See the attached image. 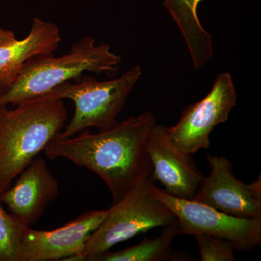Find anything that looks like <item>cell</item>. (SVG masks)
I'll return each instance as SVG.
<instances>
[{
  "mask_svg": "<svg viewBox=\"0 0 261 261\" xmlns=\"http://www.w3.org/2000/svg\"><path fill=\"white\" fill-rule=\"evenodd\" d=\"M155 124L153 113L146 111L97 133L86 129L77 136L58 138L44 152L49 159H67L96 173L107 185L114 204L151 178L153 168L147 142Z\"/></svg>",
  "mask_w": 261,
  "mask_h": 261,
  "instance_id": "cell-1",
  "label": "cell"
},
{
  "mask_svg": "<svg viewBox=\"0 0 261 261\" xmlns=\"http://www.w3.org/2000/svg\"><path fill=\"white\" fill-rule=\"evenodd\" d=\"M14 106H0V195L59 137L68 118L63 99L51 92Z\"/></svg>",
  "mask_w": 261,
  "mask_h": 261,
  "instance_id": "cell-2",
  "label": "cell"
},
{
  "mask_svg": "<svg viewBox=\"0 0 261 261\" xmlns=\"http://www.w3.org/2000/svg\"><path fill=\"white\" fill-rule=\"evenodd\" d=\"M121 63V57L111 51L110 44L97 45L94 38H82L63 56L40 55L30 58L10 90L0 97V106H14L49 93L58 86L80 78L84 72L115 75Z\"/></svg>",
  "mask_w": 261,
  "mask_h": 261,
  "instance_id": "cell-3",
  "label": "cell"
},
{
  "mask_svg": "<svg viewBox=\"0 0 261 261\" xmlns=\"http://www.w3.org/2000/svg\"><path fill=\"white\" fill-rule=\"evenodd\" d=\"M142 74L140 66L137 65L113 80L98 81L90 75H82L78 81L56 87L51 93L73 101L75 106L73 118L58 138H68L92 127L103 129L116 123L117 116Z\"/></svg>",
  "mask_w": 261,
  "mask_h": 261,
  "instance_id": "cell-4",
  "label": "cell"
},
{
  "mask_svg": "<svg viewBox=\"0 0 261 261\" xmlns=\"http://www.w3.org/2000/svg\"><path fill=\"white\" fill-rule=\"evenodd\" d=\"M148 180L132 189L108 209L107 217L91 233L82 253L72 261H93L117 244L176 221L172 211L149 192Z\"/></svg>",
  "mask_w": 261,
  "mask_h": 261,
  "instance_id": "cell-5",
  "label": "cell"
},
{
  "mask_svg": "<svg viewBox=\"0 0 261 261\" xmlns=\"http://www.w3.org/2000/svg\"><path fill=\"white\" fill-rule=\"evenodd\" d=\"M149 192L176 216L178 235L208 234L226 239L236 251H249L261 245V218L234 217L194 200L178 198L155 185L147 184Z\"/></svg>",
  "mask_w": 261,
  "mask_h": 261,
  "instance_id": "cell-6",
  "label": "cell"
},
{
  "mask_svg": "<svg viewBox=\"0 0 261 261\" xmlns=\"http://www.w3.org/2000/svg\"><path fill=\"white\" fill-rule=\"evenodd\" d=\"M237 99L231 74L222 73L218 75L210 92L202 100L187 106L178 123L168 128L173 145L190 154L208 149L211 132L227 121Z\"/></svg>",
  "mask_w": 261,
  "mask_h": 261,
  "instance_id": "cell-7",
  "label": "cell"
},
{
  "mask_svg": "<svg viewBox=\"0 0 261 261\" xmlns=\"http://www.w3.org/2000/svg\"><path fill=\"white\" fill-rule=\"evenodd\" d=\"M210 173L203 176L194 200L234 217L261 218V176L250 184L240 181L231 161L207 155Z\"/></svg>",
  "mask_w": 261,
  "mask_h": 261,
  "instance_id": "cell-8",
  "label": "cell"
},
{
  "mask_svg": "<svg viewBox=\"0 0 261 261\" xmlns=\"http://www.w3.org/2000/svg\"><path fill=\"white\" fill-rule=\"evenodd\" d=\"M108 213V209L87 211L51 231L25 226L18 261H72L82 253L91 233L100 226Z\"/></svg>",
  "mask_w": 261,
  "mask_h": 261,
  "instance_id": "cell-9",
  "label": "cell"
},
{
  "mask_svg": "<svg viewBox=\"0 0 261 261\" xmlns=\"http://www.w3.org/2000/svg\"><path fill=\"white\" fill-rule=\"evenodd\" d=\"M147 150L153 168L152 181L161 182L170 195L194 200L203 176L192 154L173 145L167 127L154 125L147 139Z\"/></svg>",
  "mask_w": 261,
  "mask_h": 261,
  "instance_id": "cell-10",
  "label": "cell"
},
{
  "mask_svg": "<svg viewBox=\"0 0 261 261\" xmlns=\"http://www.w3.org/2000/svg\"><path fill=\"white\" fill-rule=\"evenodd\" d=\"M18 176L14 186L0 195V202L20 224L31 227L58 197L59 184L42 158L33 160Z\"/></svg>",
  "mask_w": 261,
  "mask_h": 261,
  "instance_id": "cell-11",
  "label": "cell"
},
{
  "mask_svg": "<svg viewBox=\"0 0 261 261\" xmlns=\"http://www.w3.org/2000/svg\"><path fill=\"white\" fill-rule=\"evenodd\" d=\"M61 42L56 24L36 18L24 39L0 45V97L10 90L30 58L54 54Z\"/></svg>",
  "mask_w": 261,
  "mask_h": 261,
  "instance_id": "cell-12",
  "label": "cell"
},
{
  "mask_svg": "<svg viewBox=\"0 0 261 261\" xmlns=\"http://www.w3.org/2000/svg\"><path fill=\"white\" fill-rule=\"evenodd\" d=\"M203 0H163V5L181 31L196 70H200L214 56L212 37L202 27L197 8Z\"/></svg>",
  "mask_w": 261,
  "mask_h": 261,
  "instance_id": "cell-13",
  "label": "cell"
},
{
  "mask_svg": "<svg viewBox=\"0 0 261 261\" xmlns=\"http://www.w3.org/2000/svg\"><path fill=\"white\" fill-rule=\"evenodd\" d=\"M161 234L116 252H106L93 261H163L173 260L172 243L178 235L177 220L162 227Z\"/></svg>",
  "mask_w": 261,
  "mask_h": 261,
  "instance_id": "cell-14",
  "label": "cell"
},
{
  "mask_svg": "<svg viewBox=\"0 0 261 261\" xmlns=\"http://www.w3.org/2000/svg\"><path fill=\"white\" fill-rule=\"evenodd\" d=\"M0 202V261H18L23 226Z\"/></svg>",
  "mask_w": 261,
  "mask_h": 261,
  "instance_id": "cell-15",
  "label": "cell"
},
{
  "mask_svg": "<svg viewBox=\"0 0 261 261\" xmlns=\"http://www.w3.org/2000/svg\"><path fill=\"white\" fill-rule=\"evenodd\" d=\"M201 261H234V247L226 239L208 234H197Z\"/></svg>",
  "mask_w": 261,
  "mask_h": 261,
  "instance_id": "cell-16",
  "label": "cell"
},
{
  "mask_svg": "<svg viewBox=\"0 0 261 261\" xmlns=\"http://www.w3.org/2000/svg\"><path fill=\"white\" fill-rule=\"evenodd\" d=\"M16 37L14 33L10 30H6L0 27V45L13 42L15 40Z\"/></svg>",
  "mask_w": 261,
  "mask_h": 261,
  "instance_id": "cell-17",
  "label": "cell"
}]
</instances>
